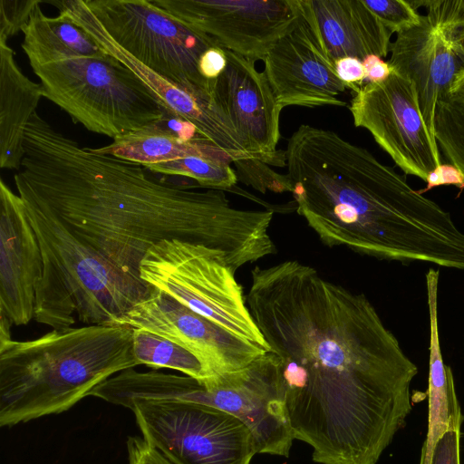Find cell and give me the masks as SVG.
Segmentation results:
<instances>
[{
  "mask_svg": "<svg viewBox=\"0 0 464 464\" xmlns=\"http://www.w3.org/2000/svg\"><path fill=\"white\" fill-rule=\"evenodd\" d=\"M450 95L464 101V71L456 78L450 92Z\"/></svg>",
  "mask_w": 464,
  "mask_h": 464,
  "instance_id": "38",
  "label": "cell"
},
{
  "mask_svg": "<svg viewBox=\"0 0 464 464\" xmlns=\"http://www.w3.org/2000/svg\"><path fill=\"white\" fill-rule=\"evenodd\" d=\"M365 71V81L369 82H384L392 73L388 62L375 54L366 56L362 61Z\"/></svg>",
  "mask_w": 464,
  "mask_h": 464,
  "instance_id": "36",
  "label": "cell"
},
{
  "mask_svg": "<svg viewBox=\"0 0 464 464\" xmlns=\"http://www.w3.org/2000/svg\"><path fill=\"white\" fill-rule=\"evenodd\" d=\"M143 166L152 173L192 179L198 187L208 189L228 190L238 180L237 172L228 163L202 157H188Z\"/></svg>",
  "mask_w": 464,
  "mask_h": 464,
  "instance_id": "25",
  "label": "cell"
},
{
  "mask_svg": "<svg viewBox=\"0 0 464 464\" xmlns=\"http://www.w3.org/2000/svg\"><path fill=\"white\" fill-rule=\"evenodd\" d=\"M32 69L43 96L92 132L115 139L155 123L169 112L126 65L108 53Z\"/></svg>",
  "mask_w": 464,
  "mask_h": 464,
  "instance_id": "6",
  "label": "cell"
},
{
  "mask_svg": "<svg viewBox=\"0 0 464 464\" xmlns=\"http://www.w3.org/2000/svg\"><path fill=\"white\" fill-rule=\"evenodd\" d=\"M349 110L354 125L366 129L405 174L426 181L441 164L437 141L423 121L416 89L407 77L392 71L384 82L361 86Z\"/></svg>",
  "mask_w": 464,
  "mask_h": 464,
  "instance_id": "11",
  "label": "cell"
},
{
  "mask_svg": "<svg viewBox=\"0 0 464 464\" xmlns=\"http://www.w3.org/2000/svg\"><path fill=\"white\" fill-rule=\"evenodd\" d=\"M40 0L0 1V40L6 41L26 26Z\"/></svg>",
  "mask_w": 464,
  "mask_h": 464,
  "instance_id": "29",
  "label": "cell"
},
{
  "mask_svg": "<svg viewBox=\"0 0 464 464\" xmlns=\"http://www.w3.org/2000/svg\"><path fill=\"white\" fill-rule=\"evenodd\" d=\"M237 166V179L265 193L267 190L274 192H291V186L287 175H280L267 167L266 163L255 160H239L234 162Z\"/></svg>",
  "mask_w": 464,
  "mask_h": 464,
  "instance_id": "27",
  "label": "cell"
},
{
  "mask_svg": "<svg viewBox=\"0 0 464 464\" xmlns=\"http://www.w3.org/2000/svg\"><path fill=\"white\" fill-rule=\"evenodd\" d=\"M138 394L141 400L198 403L230 413L250 430L256 453L289 456L295 438L279 396L272 352L207 384L187 375L145 372Z\"/></svg>",
  "mask_w": 464,
  "mask_h": 464,
  "instance_id": "7",
  "label": "cell"
},
{
  "mask_svg": "<svg viewBox=\"0 0 464 464\" xmlns=\"http://www.w3.org/2000/svg\"><path fill=\"white\" fill-rule=\"evenodd\" d=\"M439 271L426 273L427 298L430 316V370L428 432L423 444L430 445L445 431L459 430L463 416L457 399L453 375L442 359L438 328Z\"/></svg>",
  "mask_w": 464,
  "mask_h": 464,
  "instance_id": "22",
  "label": "cell"
},
{
  "mask_svg": "<svg viewBox=\"0 0 464 464\" xmlns=\"http://www.w3.org/2000/svg\"><path fill=\"white\" fill-rule=\"evenodd\" d=\"M390 52L392 71L413 83L423 121L436 140L437 104L464 71V27H436L421 15L418 24L397 34Z\"/></svg>",
  "mask_w": 464,
  "mask_h": 464,
  "instance_id": "15",
  "label": "cell"
},
{
  "mask_svg": "<svg viewBox=\"0 0 464 464\" xmlns=\"http://www.w3.org/2000/svg\"><path fill=\"white\" fill-rule=\"evenodd\" d=\"M285 165L296 211L324 245L464 270V233L450 214L368 150L302 124Z\"/></svg>",
  "mask_w": 464,
  "mask_h": 464,
  "instance_id": "3",
  "label": "cell"
},
{
  "mask_svg": "<svg viewBox=\"0 0 464 464\" xmlns=\"http://www.w3.org/2000/svg\"><path fill=\"white\" fill-rule=\"evenodd\" d=\"M426 182V188L419 190L420 194L427 192L432 188L443 185H453L459 188L460 191L464 189V176L462 172L451 163H441L429 173Z\"/></svg>",
  "mask_w": 464,
  "mask_h": 464,
  "instance_id": "34",
  "label": "cell"
},
{
  "mask_svg": "<svg viewBox=\"0 0 464 464\" xmlns=\"http://www.w3.org/2000/svg\"><path fill=\"white\" fill-rule=\"evenodd\" d=\"M143 165L64 136L34 113L14 179L18 194L45 206L79 237L126 274L141 279L145 254L166 239L223 252L239 267L276 252L273 211L236 208L223 190H196L150 174Z\"/></svg>",
  "mask_w": 464,
  "mask_h": 464,
  "instance_id": "2",
  "label": "cell"
},
{
  "mask_svg": "<svg viewBox=\"0 0 464 464\" xmlns=\"http://www.w3.org/2000/svg\"><path fill=\"white\" fill-rule=\"evenodd\" d=\"M218 45L248 60L264 61L295 27L297 0H151Z\"/></svg>",
  "mask_w": 464,
  "mask_h": 464,
  "instance_id": "12",
  "label": "cell"
},
{
  "mask_svg": "<svg viewBox=\"0 0 464 464\" xmlns=\"http://www.w3.org/2000/svg\"><path fill=\"white\" fill-rule=\"evenodd\" d=\"M428 8L427 17L436 27H464V0L412 1Z\"/></svg>",
  "mask_w": 464,
  "mask_h": 464,
  "instance_id": "31",
  "label": "cell"
},
{
  "mask_svg": "<svg viewBox=\"0 0 464 464\" xmlns=\"http://www.w3.org/2000/svg\"><path fill=\"white\" fill-rule=\"evenodd\" d=\"M14 54L0 40V167L20 169L25 128L44 96L41 83L22 72Z\"/></svg>",
  "mask_w": 464,
  "mask_h": 464,
  "instance_id": "21",
  "label": "cell"
},
{
  "mask_svg": "<svg viewBox=\"0 0 464 464\" xmlns=\"http://www.w3.org/2000/svg\"><path fill=\"white\" fill-rule=\"evenodd\" d=\"M363 4L379 18L392 34L401 33L418 24L420 14L403 0H362Z\"/></svg>",
  "mask_w": 464,
  "mask_h": 464,
  "instance_id": "28",
  "label": "cell"
},
{
  "mask_svg": "<svg viewBox=\"0 0 464 464\" xmlns=\"http://www.w3.org/2000/svg\"><path fill=\"white\" fill-rule=\"evenodd\" d=\"M227 65L211 80V99L227 115L246 151L266 164L285 166V151L277 150L280 113L270 84L256 62L224 49Z\"/></svg>",
  "mask_w": 464,
  "mask_h": 464,
  "instance_id": "14",
  "label": "cell"
},
{
  "mask_svg": "<svg viewBox=\"0 0 464 464\" xmlns=\"http://www.w3.org/2000/svg\"><path fill=\"white\" fill-rule=\"evenodd\" d=\"M11 322L3 314H0V344L6 343L11 338Z\"/></svg>",
  "mask_w": 464,
  "mask_h": 464,
  "instance_id": "37",
  "label": "cell"
},
{
  "mask_svg": "<svg viewBox=\"0 0 464 464\" xmlns=\"http://www.w3.org/2000/svg\"><path fill=\"white\" fill-rule=\"evenodd\" d=\"M337 77L354 92L365 81L362 62L354 57H343L334 61Z\"/></svg>",
  "mask_w": 464,
  "mask_h": 464,
  "instance_id": "33",
  "label": "cell"
},
{
  "mask_svg": "<svg viewBox=\"0 0 464 464\" xmlns=\"http://www.w3.org/2000/svg\"><path fill=\"white\" fill-rule=\"evenodd\" d=\"M246 300L294 438L320 464H376L405 425L418 369L368 298L287 260L255 266Z\"/></svg>",
  "mask_w": 464,
  "mask_h": 464,
  "instance_id": "1",
  "label": "cell"
},
{
  "mask_svg": "<svg viewBox=\"0 0 464 464\" xmlns=\"http://www.w3.org/2000/svg\"><path fill=\"white\" fill-rule=\"evenodd\" d=\"M126 444L128 464H173L142 437H129Z\"/></svg>",
  "mask_w": 464,
  "mask_h": 464,
  "instance_id": "32",
  "label": "cell"
},
{
  "mask_svg": "<svg viewBox=\"0 0 464 464\" xmlns=\"http://www.w3.org/2000/svg\"><path fill=\"white\" fill-rule=\"evenodd\" d=\"M129 325H84L0 344V426L62 413L140 365Z\"/></svg>",
  "mask_w": 464,
  "mask_h": 464,
  "instance_id": "4",
  "label": "cell"
},
{
  "mask_svg": "<svg viewBox=\"0 0 464 464\" xmlns=\"http://www.w3.org/2000/svg\"><path fill=\"white\" fill-rule=\"evenodd\" d=\"M227 65V57L223 48L214 46L205 51L198 61V71L207 80L217 79Z\"/></svg>",
  "mask_w": 464,
  "mask_h": 464,
  "instance_id": "35",
  "label": "cell"
},
{
  "mask_svg": "<svg viewBox=\"0 0 464 464\" xmlns=\"http://www.w3.org/2000/svg\"><path fill=\"white\" fill-rule=\"evenodd\" d=\"M299 12L334 62L390 52L392 33L362 0H297Z\"/></svg>",
  "mask_w": 464,
  "mask_h": 464,
  "instance_id": "19",
  "label": "cell"
},
{
  "mask_svg": "<svg viewBox=\"0 0 464 464\" xmlns=\"http://www.w3.org/2000/svg\"><path fill=\"white\" fill-rule=\"evenodd\" d=\"M132 348L140 365L176 370L203 384L218 376L189 350L146 330L133 328Z\"/></svg>",
  "mask_w": 464,
  "mask_h": 464,
  "instance_id": "24",
  "label": "cell"
},
{
  "mask_svg": "<svg viewBox=\"0 0 464 464\" xmlns=\"http://www.w3.org/2000/svg\"><path fill=\"white\" fill-rule=\"evenodd\" d=\"M142 438L173 464H251L253 435L236 416L208 405L136 401Z\"/></svg>",
  "mask_w": 464,
  "mask_h": 464,
  "instance_id": "10",
  "label": "cell"
},
{
  "mask_svg": "<svg viewBox=\"0 0 464 464\" xmlns=\"http://www.w3.org/2000/svg\"><path fill=\"white\" fill-rule=\"evenodd\" d=\"M22 48L31 67L80 57H102L106 54L97 43L66 13L48 17L40 4L33 10L22 31Z\"/></svg>",
  "mask_w": 464,
  "mask_h": 464,
  "instance_id": "23",
  "label": "cell"
},
{
  "mask_svg": "<svg viewBox=\"0 0 464 464\" xmlns=\"http://www.w3.org/2000/svg\"><path fill=\"white\" fill-rule=\"evenodd\" d=\"M420 464H460L459 430H449L432 444H423Z\"/></svg>",
  "mask_w": 464,
  "mask_h": 464,
  "instance_id": "30",
  "label": "cell"
},
{
  "mask_svg": "<svg viewBox=\"0 0 464 464\" xmlns=\"http://www.w3.org/2000/svg\"><path fill=\"white\" fill-rule=\"evenodd\" d=\"M83 4L110 37L147 68L211 99V80L200 74L198 61L208 48L218 46L212 37L149 0H83Z\"/></svg>",
  "mask_w": 464,
  "mask_h": 464,
  "instance_id": "9",
  "label": "cell"
},
{
  "mask_svg": "<svg viewBox=\"0 0 464 464\" xmlns=\"http://www.w3.org/2000/svg\"><path fill=\"white\" fill-rule=\"evenodd\" d=\"M66 13L106 53L126 65L170 113L192 123L233 160L252 159L227 115L209 98L190 92L147 68L119 46L87 9L83 0L52 2Z\"/></svg>",
  "mask_w": 464,
  "mask_h": 464,
  "instance_id": "17",
  "label": "cell"
},
{
  "mask_svg": "<svg viewBox=\"0 0 464 464\" xmlns=\"http://www.w3.org/2000/svg\"><path fill=\"white\" fill-rule=\"evenodd\" d=\"M98 154L111 155L141 165L188 157H202L219 162L231 158L205 138L189 121L168 112L155 123L113 139L109 145L91 148Z\"/></svg>",
  "mask_w": 464,
  "mask_h": 464,
  "instance_id": "20",
  "label": "cell"
},
{
  "mask_svg": "<svg viewBox=\"0 0 464 464\" xmlns=\"http://www.w3.org/2000/svg\"><path fill=\"white\" fill-rule=\"evenodd\" d=\"M120 324L173 341L196 354L216 375L243 369L267 353L155 288Z\"/></svg>",
  "mask_w": 464,
  "mask_h": 464,
  "instance_id": "13",
  "label": "cell"
},
{
  "mask_svg": "<svg viewBox=\"0 0 464 464\" xmlns=\"http://www.w3.org/2000/svg\"><path fill=\"white\" fill-rule=\"evenodd\" d=\"M264 63V73L282 108L346 105L338 96L348 88L300 12L295 27L274 44Z\"/></svg>",
  "mask_w": 464,
  "mask_h": 464,
  "instance_id": "16",
  "label": "cell"
},
{
  "mask_svg": "<svg viewBox=\"0 0 464 464\" xmlns=\"http://www.w3.org/2000/svg\"><path fill=\"white\" fill-rule=\"evenodd\" d=\"M434 128L437 144L464 176V101L450 95L440 101Z\"/></svg>",
  "mask_w": 464,
  "mask_h": 464,
  "instance_id": "26",
  "label": "cell"
},
{
  "mask_svg": "<svg viewBox=\"0 0 464 464\" xmlns=\"http://www.w3.org/2000/svg\"><path fill=\"white\" fill-rule=\"evenodd\" d=\"M223 252L181 239L153 246L140 278L233 334L270 352Z\"/></svg>",
  "mask_w": 464,
  "mask_h": 464,
  "instance_id": "8",
  "label": "cell"
},
{
  "mask_svg": "<svg viewBox=\"0 0 464 464\" xmlns=\"http://www.w3.org/2000/svg\"><path fill=\"white\" fill-rule=\"evenodd\" d=\"M0 208V314L12 324L24 325L34 315L40 246L23 199L3 179Z\"/></svg>",
  "mask_w": 464,
  "mask_h": 464,
  "instance_id": "18",
  "label": "cell"
},
{
  "mask_svg": "<svg viewBox=\"0 0 464 464\" xmlns=\"http://www.w3.org/2000/svg\"><path fill=\"white\" fill-rule=\"evenodd\" d=\"M23 199L36 234L41 273L34 284L37 323L53 330L85 325H121L154 288L131 276L79 237L58 217L32 198Z\"/></svg>",
  "mask_w": 464,
  "mask_h": 464,
  "instance_id": "5",
  "label": "cell"
}]
</instances>
